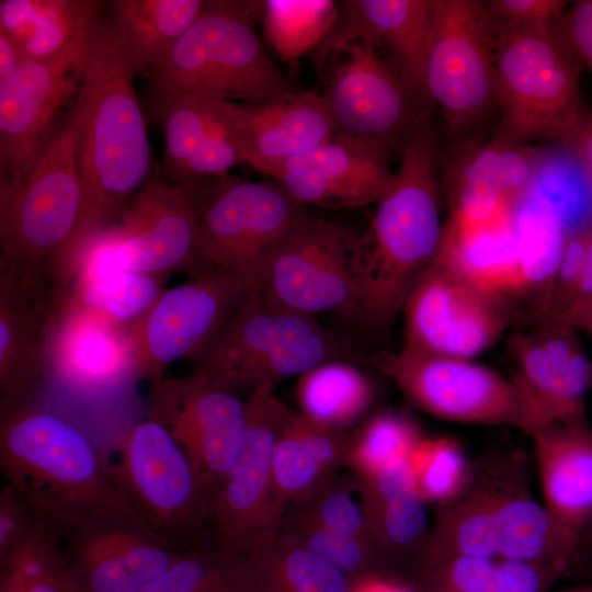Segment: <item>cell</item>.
Masks as SVG:
<instances>
[{"mask_svg":"<svg viewBox=\"0 0 592 592\" xmlns=\"http://www.w3.org/2000/svg\"><path fill=\"white\" fill-rule=\"evenodd\" d=\"M135 76L111 18L104 19L81 69L78 161L82 208L65 257L64 277L71 275L86 242L107 227L149 181L150 147Z\"/></svg>","mask_w":592,"mask_h":592,"instance_id":"1","label":"cell"},{"mask_svg":"<svg viewBox=\"0 0 592 592\" xmlns=\"http://www.w3.org/2000/svg\"><path fill=\"white\" fill-rule=\"evenodd\" d=\"M579 538L534 498L521 452L489 453L471 460L463 490L437 505L413 568L458 555L570 568Z\"/></svg>","mask_w":592,"mask_h":592,"instance_id":"2","label":"cell"},{"mask_svg":"<svg viewBox=\"0 0 592 592\" xmlns=\"http://www.w3.org/2000/svg\"><path fill=\"white\" fill-rule=\"evenodd\" d=\"M437 140L426 122L402 139L401 158L388 191L376 203L366 232L357 237L353 270L361 320L388 326L434 261L442 240Z\"/></svg>","mask_w":592,"mask_h":592,"instance_id":"3","label":"cell"},{"mask_svg":"<svg viewBox=\"0 0 592 592\" xmlns=\"http://www.w3.org/2000/svg\"><path fill=\"white\" fill-rule=\"evenodd\" d=\"M0 470L41 520L59 524L99 513L138 515L83 432L23 401L1 406Z\"/></svg>","mask_w":592,"mask_h":592,"instance_id":"4","label":"cell"},{"mask_svg":"<svg viewBox=\"0 0 592 592\" xmlns=\"http://www.w3.org/2000/svg\"><path fill=\"white\" fill-rule=\"evenodd\" d=\"M79 98L66 124L19 182L0 185V280L31 288L66 287L62 265L79 225L82 184Z\"/></svg>","mask_w":592,"mask_h":592,"instance_id":"5","label":"cell"},{"mask_svg":"<svg viewBox=\"0 0 592 592\" xmlns=\"http://www.w3.org/2000/svg\"><path fill=\"white\" fill-rule=\"evenodd\" d=\"M262 1L207 0L148 78L149 86L260 104L294 92L269 57L254 20Z\"/></svg>","mask_w":592,"mask_h":592,"instance_id":"6","label":"cell"},{"mask_svg":"<svg viewBox=\"0 0 592 592\" xmlns=\"http://www.w3.org/2000/svg\"><path fill=\"white\" fill-rule=\"evenodd\" d=\"M497 30L496 101L501 119L492 141L510 146L537 139L562 141L585 110L580 64L555 25H497Z\"/></svg>","mask_w":592,"mask_h":592,"instance_id":"7","label":"cell"},{"mask_svg":"<svg viewBox=\"0 0 592 592\" xmlns=\"http://www.w3.org/2000/svg\"><path fill=\"white\" fill-rule=\"evenodd\" d=\"M349 355L346 345L314 317L250 296L191 361L194 374L232 392L263 382L274 385Z\"/></svg>","mask_w":592,"mask_h":592,"instance_id":"8","label":"cell"},{"mask_svg":"<svg viewBox=\"0 0 592 592\" xmlns=\"http://www.w3.org/2000/svg\"><path fill=\"white\" fill-rule=\"evenodd\" d=\"M181 186L193 206L209 263L257 296L266 264L308 214L275 180L225 173Z\"/></svg>","mask_w":592,"mask_h":592,"instance_id":"9","label":"cell"},{"mask_svg":"<svg viewBox=\"0 0 592 592\" xmlns=\"http://www.w3.org/2000/svg\"><path fill=\"white\" fill-rule=\"evenodd\" d=\"M110 473L145 524L180 553L214 548L213 498L184 449L146 417L118 445Z\"/></svg>","mask_w":592,"mask_h":592,"instance_id":"10","label":"cell"},{"mask_svg":"<svg viewBox=\"0 0 592 592\" xmlns=\"http://www.w3.org/2000/svg\"><path fill=\"white\" fill-rule=\"evenodd\" d=\"M215 269L185 191L169 181L149 180L117 217L82 247L78 271L133 272L190 277ZM72 278V277H71Z\"/></svg>","mask_w":592,"mask_h":592,"instance_id":"11","label":"cell"},{"mask_svg":"<svg viewBox=\"0 0 592 592\" xmlns=\"http://www.w3.org/2000/svg\"><path fill=\"white\" fill-rule=\"evenodd\" d=\"M274 386L261 383L246 401L240 452L213 497V546L232 558L275 543L286 513L274 485L272 452L294 410L275 396Z\"/></svg>","mask_w":592,"mask_h":592,"instance_id":"12","label":"cell"},{"mask_svg":"<svg viewBox=\"0 0 592 592\" xmlns=\"http://www.w3.org/2000/svg\"><path fill=\"white\" fill-rule=\"evenodd\" d=\"M371 364L424 412L447 421L505 425L530 433L537 421L513 379L470 360L403 348L380 352Z\"/></svg>","mask_w":592,"mask_h":592,"instance_id":"13","label":"cell"},{"mask_svg":"<svg viewBox=\"0 0 592 592\" xmlns=\"http://www.w3.org/2000/svg\"><path fill=\"white\" fill-rule=\"evenodd\" d=\"M356 240L342 225L307 214L270 258L257 296L295 315L337 312L361 319L353 270Z\"/></svg>","mask_w":592,"mask_h":592,"instance_id":"14","label":"cell"},{"mask_svg":"<svg viewBox=\"0 0 592 592\" xmlns=\"http://www.w3.org/2000/svg\"><path fill=\"white\" fill-rule=\"evenodd\" d=\"M497 24L481 1L436 0L424 93L448 128L463 133L496 101Z\"/></svg>","mask_w":592,"mask_h":592,"instance_id":"15","label":"cell"},{"mask_svg":"<svg viewBox=\"0 0 592 592\" xmlns=\"http://www.w3.org/2000/svg\"><path fill=\"white\" fill-rule=\"evenodd\" d=\"M402 311L403 348L466 360L492 345L512 318L508 298L437 259L414 284Z\"/></svg>","mask_w":592,"mask_h":592,"instance_id":"16","label":"cell"},{"mask_svg":"<svg viewBox=\"0 0 592 592\" xmlns=\"http://www.w3.org/2000/svg\"><path fill=\"white\" fill-rule=\"evenodd\" d=\"M52 524L64 573L78 592H141L182 554L132 513Z\"/></svg>","mask_w":592,"mask_h":592,"instance_id":"17","label":"cell"},{"mask_svg":"<svg viewBox=\"0 0 592 592\" xmlns=\"http://www.w3.org/2000/svg\"><path fill=\"white\" fill-rule=\"evenodd\" d=\"M248 297L236 278L217 267L164 289L130 327L137 376L151 383L174 361L191 360Z\"/></svg>","mask_w":592,"mask_h":592,"instance_id":"18","label":"cell"},{"mask_svg":"<svg viewBox=\"0 0 592 592\" xmlns=\"http://www.w3.org/2000/svg\"><path fill=\"white\" fill-rule=\"evenodd\" d=\"M337 57L325 96L337 133L390 145L405 136L412 119L411 93L399 76L383 64L373 45L364 39L340 43L318 59Z\"/></svg>","mask_w":592,"mask_h":592,"instance_id":"19","label":"cell"},{"mask_svg":"<svg viewBox=\"0 0 592 592\" xmlns=\"http://www.w3.org/2000/svg\"><path fill=\"white\" fill-rule=\"evenodd\" d=\"M267 177L303 206L342 209L377 203L390 187L395 172L389 145L335 133L326 144L289 159Z\"/></svg>","mask_w":592,"mask_h":592,"instance_id":"20","label":"cell"},{"mask_svg":"<svg viewBox=\"0 0 592 592\" xmlns=\"http://www.w3.org/2000/svg\"><path fill=\"white\" fill-rule=\"evenodd\" d=\"M81 69L25 60L0 82V185L19 182L30 171L50 138L55 114L79 92Z\"/></svg>","mask_w":592,"mask_h":592,"instance_id":"21","label":"cell"},{"mask_svg":"<svg viewBox=\"0 0 592 592\" xmlns=\"http://www.w3.org/2000/svg\"><path fill=\"white\" fill-rule=\"evenodd\" d=\"M509 349L516 368L512 379L528 400L537 425L585 414L592 362L574 328L557 321L537 325L513 335Z\"/></svg>","mask_w":592,"mask_h":592,"instance_id":"22","label":"cell"},{"mask_svg":"<svg viewBox=\"0 0 592 592\" xmlns=\"http://www.w3.org/2000/svg\"><path fill=\"white\" fill-rule=\"evenodd\" d=\"M219 110L243 162L265 175L337 133L325 94L315 91L292 92L260 104L219 101Z\"/></svg>","mask_w":592,"mask_h":592,"instance_id":"23","label":"cell"},{"mask_svg":"<svg viewBox=\"0 0 592 592\" xmlns=\"http://www.w3.org/2000/svg\"><path fill=\"white\" fill-rule=\"evenodd\" d=\"M47 371L84 390H103L137 376L130 327L60 299L47 333Z\"/></svg>","mask_w":592,"mask_h":592,"instance_id":"24","label":"cell"},{"mask_svg":"<svg viewBox=\"0 0 592 592\" xmlns=\"http://www.w3.org/2000/svg\"><path fill=\"white\" fill-rule=\"evenodd\" d=\"M436 0H352L338 2V19L318 46V57L331 47L364 39L385 47L399 77L414 96L425 98L424 72Z\"/></svg>","mask_w":592,"mask_h":592,"instance_id":"25","label":"cell"},{"mask_svg":"<svg viewBox=\"0 0 592 592\" xmlns=\"http://www.w3.org/2000/svg\"><path fill=\"white\" fill-rule=\"evenodd\" d=\"M95 0H1L0 33L22 59L82 68L103 24Z\"/></svg>","mask_w":592,"mask_h":592,"instance_id":"26","label":"cell"},{"mask_svg":"<svg viewBox=\"0 0 592 592\" xmlns=\"http://www.w3.org/2000/svg\"><path fill=\"white\" fill-rule=\"evenodd\" d=\"M544 505L578 534L592 525V428L587 413L534 428Z\"/></svg>","mask_w":592,"mask_h":592,"instance_id":"27","label":"cell"},{"mask_svg":"<svg viewBox=\"0 0 592 592\" xmlns=\"http://www.w3.org/2000/svg\"><path fill=\"white\" fill-rule=\"evenodd\" d=\"M62 292L0 280L1 406L21 402L47 372V333Z\"/></svg>","mask_w":592,"mask_h":592,"instance_id":"28","label":"cell"},{"mask_svg":"<svg viewBox=\"0 0 592 592\" xmlns=\"http://www.w3.org/2000/svg\"><path fill=\"white\" fill-rule=\"evenodd\" d=\"M352 436L294 411L272 452L276 493L286 508L334 477L348 457Z\"/></svg>","mask_w":592,"mask_h":592,"instance_id":"29","label":"cell"},{"mask_svg":"<svg viewBox=\"0 0 592 592\" xmlns=\"http://www.w3.org/2000/svg\"><path fill=\"white\" fill-rule=\"evenodd\" d=\"M203 0H115L111 20L136 75L148 79L192 25Z\"/></svg>","mask_w":592,"mask_h":592,"instance_id":"30","label":"cell"},{"mask_svg":"<svg viewBox=\"0 0 592 592\" xmlns=\"http://www.w3.org/2000/svg\"><path fill=\"white\" fill-rule=\"evenodd\" d=\"M435 259L457 270L490 292L514 297L519 247L511 216L478 229H455L444 225Z\"/></svg>","mask_w":592,"mask_h":592,"instance_id":"31","label":"cell"},{"mask_svg":"<svg viewBox=\"0 0 592 592\" xmlns=\"http://www.w3.org/2000/svg\"><path fill=\"white\" fill-rule=\"evenodd\" d=\"M146 417L163 425L173 437L205 426L239 419L246 402L205 377L163 376L150 383Z\"/></svg>","mask_w":592,"mask_h":592,"instance_id":"32","label":"cell"},{"mask_svg":"<svg viewBox=\"0 0 592 592\" xmlns=\"http://www.w3.org/2000/svg\"><path fill=\"white\" fill-rule=\"evenodd\" d=\"M244 592H354L353 581L308 550L276 539L239 559Z\"/></svg>","mask_w":592,"mask_h":592,"instance_id":"33","label":"cell"},{"mask_svg":"<svg viewBox=\"0 0 592 592\" xmlns=\"http://www.w3.org/2000/svg\"><path fill=\"white\" fill-rule=\"evenodd\" d=\"M449 209L446 226L478 229L511 216L509 198L494 162L483 145L464 149L445 177Z\"/></svg>","mask_w":592,"mask_h":592,"instance_id":"34","label":"cell"},{"mask_svg":"<svg viewBox=\"0 0 592 592\" xmlns=\"http://www.w3.org/2000/svg\"><path fill=\"white\" fill-rule=\"evenodd\" d=\"M167 280L133 272L78 271L61 299L67 305L132 327L166 289Z\"/></svg>","mask_w":592,"mask_h":592,"instance_id":"35","label":"cell"},{"mask_svg":"<svg viewBox=\"0 0 592 592\" xmlns=\"http://www.w3.org/2000/svg\"><path fill=\"white\" fill-rule=\"evenodd\" d=\"M296 392L303 415L338 430L356 420L373 396L367 377L343 361L326 362L299 376Z\"/></svg>","mask_w":592,"mask_h":592,"instance_id":"36","label":"cell"},{"mask_svg":"<svg viewBox=\"0 0 592 592\" xmlns=\"http://www.w3.org/2000/svg\"><path fill=\"white\" fill-rule=\"evenodd\" d=\"M149 101L164 134L162 173L175 184L205 137L218 100L197 92L149 86Z\"/></svg>","mask_w":592,"mask_h":592,"instance_id":"37","label":"cell"},{"mask_svg":"<svg viewBox=\"0 0 592 592\" xmlns=\"http://www.w3.org/2000/svg\"><path fill=\"white\" fill-rule=\"evenodd\" d=\"M513 225L519 247L514 296L535 295L534 311L556 275L568 235L559 220L535 201L523 205Z\"/></svg>","mask_w":592,"mask_h":592,"instance_id":"38","label":"cell"},{"mask_svg":"<svg viewBox=\"0 0 592 592\" xmlns=\"http://www.w3.org/2000/svg\"><path fill=\"white\" fill-rule=\"evenodd\" d=\"M425 504L418 490H412L365 512L375 569L406 563L412 569L431 528Z\"/></svg>","mask_w":592,"mask_h":592,"instance_id":"39","label":"cell"},{"mask_svg":"<svg viewBox=\"0 0 592 592\" xmlns=\"http://www.w3.org/2000/svg\"><path fill=\"white\" fill-rule=\"evenodd\" d=\"M264 38L282 61L298 67L304 54L318 47L338 19L332 0H266L261 4Z\"/></svg>","mask_w":592,"mask_h":592,"instance_id":"40","label":"cell"},{"mask_svg":"<svg viewBox=\"0 0 592 592\" xmlns=\"http://www.w3.org/2000/svg\"><path fill=\"white\" fill-rule=\"evenodd\" d=\"M277 539L308 550L353 582L374 573V553L368 539L289 515L284 516Z\"/></svg>","mask_w":592,"mask_h":592,"instance_id":"41","label":"cell"},{"mask_svg":"<svg viewBox=\"0 0 592 592\" xmlns=\"http://www.w3.org/2000/svg\"><path fill=\"white\" fill-rule=\"evenodd\" d=\"M0 578L16 592H64V568L54 526L41 520L29 537L0 559Z\"/></svg>","mask_w":592,"mask_h":592,"instance_id":"42","label":"cell"},{"mask_svg":"<svg viewBox=\"0 0 592 592\" xmlns=\"http://www.w3.org/2000/svg\"><path fill=\"white\" fill-rule=\"evenodd\" d=\"M417 490L425 502L443 504L467 483L471 460L460 445L448 437L421 440L409 457Z\"/></svg>","mask_w":592,"mask_h":592,"instance_id":"43","label":"cell"},{"mask_svg":"<svg viewBox=\"0 0 592 592\" xmlns=\"http://www.w3.org/2000/svg\"><path fill=\"white\" fill-rule=\"evenodd\" d=\"M421 440L409 419L392 412L380 413L352 436L346 465L357 476L367 475L395 459L410 457Z\"/></svg>","mask_w":592,"mask_h":592,"instance_id":"44","label":"cell"},{"mask_svg":"<svg viewBox=\"0 0 592 592\" xmlns=\"http://www.w3.org/2000/svg\"><path fill=\"white\" fill-rule=\"evenodd\" d=\"M239 559L215 548L184 551L141 592H231Z\"/></svg>","mask_w":592,"mask_h":592,"instance_id":"45","label":"cell"},{"mask_svg":"<svg viewBox=\"0 0 592 592\" xmlns=\"http://www.w3.org/2000/svg\"><path fill=\"white\" fill-rule=\"evenodd\" d=\"M285 515L310 521L371 542L361 501H356L350 490L339 485L334 477L312 492L291 502Z\"/></svg>","mask_w":592,"mask_h":592,"instance_id":"46","label":"cell"},{"mask_svg":"<svg viewBox=\"0 0 592 592\" xmlns=\"http://www.w3.org/2000/svg\"><path fill=\"white\" fill-rule=\"evenodd\" d=\"M219 101L223 100L215 103L214 117L205 137L190 157L177 185L228 173L230 168L243 162L239 145L220 113Z\"/></svg>","mask_w":592,"mask_h":592,"instance_id":"47","label":"cell"},{"mask_svg":"<svg viewBox=\"0 0 592 592\" xmlns=\"http://www.w3.org/2000/svg\"><path fill=\"white\" fill-rule=\"evenodd\" d=\"M568 567L499 559L487 592H547Z\"/></svg>","mask_w":592,"mask_h":592,"instance_id":"48","label":"cell"},{"mask_svg":"<svg viewBox=\"0 0 592 592\" xmlns=\"http://www.w3.org/2000/svg\"><path fill=\"white\" fill-rule=\"evenodd\" d=\"M357 490L364 512L417 490L415 475L409 457L395 459L367 475L357 476Z\"/></svg>","mask_w":592,"mask_h":592,"instance_id":"49","label":"cell"},{"mask_svg":"<svg viewBox=\"0 0 592 592\" xmlns=\"http://www.w3.org/2000/svg\"><path fill=\"white\" fill-rule=\"evenodd\" d=\"M498 26L528 29L555 25L568 1L561 0H488L481 1Z\"/></svg>","mask_w":592,"mask_h":592,"instance_id":"50","label":"cell"},{"mask_svg":"<svg viewBox=\"0 0 592 592\" xmlns=\"http://www.w3.org/2000/svg\"><path fill=\"white\" fill-rule=\"evenodd\" d=\"M39 521L29 501L3 482L0 492V559L19 547Z\"/></svg>","mask_w":592,"mask_h":592,"instance_id":"51","label":"cell"},{"mask_svg":"<svg viewBox=\"0 0 592 592\" xmlns=\"http://www.w3.org/2000/svg\"><path fill=\"white\" fill-rule=\"evenodd\" d=\"M555 27L580 66L592 73V0L576 1Z\"/></svg>","mask_w":592,"mask_h":592,"instance_id":"52","label":"cell"},{"mask_svg":"<svg viewBox=\"0 0 592 592\" xmlns=\"http://www.w3.org/2000/svg\"><path fill=\"white\" fill-rule=\"evenodd\" d=\"M562 143L580 162L585 192L592 205V111H583Z\"/></svg>","mask_w":592,"mask_h":592,"instance_id":"53","label":"cell"},{"mask_svg":"<svg viewBox=\"0 0 592 592\" xmlns=\"http://www.w3.org/2000/svg\"><path fill=\"white\" fill-rule=\"evenodd\" d=\"M354 592H417L414 588L385 576L371 573L353 582Z\"/></svg>","mask_w":592,"mask_h":592,"instance_id":"54","label":"cell"},{"mask_svg":"<svg viewBox=\"0 0 592 592\" xmlns=\"http://www.w3.org/2000/svg\"><path fill=\"white\" fill-rule=\"evenodd\" d=\"M590 297H592V226L584 229L582 270L572 306Z\"/></svg>","mask_w":592,"mask_h":592,"instance_id":"55","label":"cell"},{"mask_svg":"<svg viewBox=\"0 0 592 592\" xmlns=\"http://www.w3.org/2000/svg\"><path fill=\"white\" fill-rule=\"evenodd\" d=\"M553 321L562 322L592 337V297L573 305Z\"/></svg>","mask_w":592,"mask_h":592,"instance_id":"56","label":"cell"},{"mask_svg":"<svg viewBox=\"0 0 592 592\" xmlns=\"http://www.w3.org/2000/svg\"><path fill=\"white\" fill-rule=\"evenodd\" d=\"M23 61L13 42L0 33V82L10 78Z\"/></svg>","mask_w":592,"mask_h":592,"instance_id":"57","label":"cell"},{"mask_svg":"<svg viewBox=\"0 0 592 592\" xmlns=\"http://www.w3.org/2000/svg\"><path fill=\"white\" fill-rule=\"evenodd\" d=\"M581 554H589L592 557V525L580 534L579 546L576 559Z\"/></svg>","mask_w":592,"mask_h":592,"instance_id":"58","label":"cell"},{"mask_svg":"<svg viewBox=\"0 0 592 592\" xmlns=\"http://www.w3.org/2000/svg\"><path fill=\"white\" fill-rule=\"evenodd\" d=\"M559 592H592V582L566 589Z\"/></svg>","mask_w":592,"mask_h":592,"instance_id":"59","label":"cell"},{"mask_svg":"<svg viewBox=\"0 0 592 592\" xmlns=\"http://www.w3.org/2000/svg\"><path fill=\"white\" fill-rule=\"evenodd\" d=\"M0 592H16V590L9 581L0 578Z\"/></svg>","mask_w":592,"mask_h":592,"instance_id":"60","label":"cell"},{"mask_svg":"<svg viewBox=\"0 0 592 592\" xmlns=\"http://www.w3.org/2000/svg\"><path fill=\"white\" fill-rule=\"evenodd\" d=\"M64 592H78L67 580L64 573Z\"/></svg>","mask_w":592,"mask_h":592,"instance_id":"61","label":"cell"},{"mask_svg":"<svg viewBox=\"0 0 592 592\" xmlns=\"http://www.w3.org/2000/svg\"><path fill=\"white\" fill-rule=\"evenodd\" d=\"M231 592H244L239 585L238 576H237V580H236L235 587H234Z\"/></svg>","mask_w":592,"mask_h":592,"instance_id":"62","label":"cell"},{"mask_svg":"<svg viewBox=\"0 0 592 592\" xmlns=\"http://www.w3.org/2000/svg\"><path fill=\"white\" fill-rule=\"evenodd\" d=\"M591 389H592V377H591Z\"/></svg>","mask_w":592,"mask_h":592,"instance_id":"63","label":"cell"},{"mask_svg":"<svg viewBox=\"0 0 592 592\" xmlns=\"http://www.w3.org/2000/svg\"><path fill=\"white\" fill-rule=\"evenodd\" d=\"M591 298V297H590Z\"/></svg>","mask_w":592,"mask_h":592,"instance_id":"64","label":"cell"}]
</instances>
